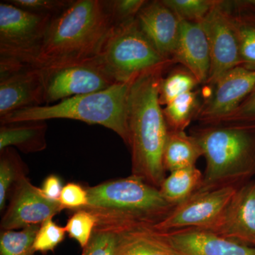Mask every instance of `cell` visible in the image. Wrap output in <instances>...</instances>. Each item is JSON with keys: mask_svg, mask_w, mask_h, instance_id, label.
Instances as JSON below:
<instances>
[{"mask_svg": "<svg viewBox=\"0 0 255 255\" xmlns=\"http://www.w3.org/2000/svg\"><path fill=\"white\" fill-rule=\"evenodd\" d=\"M174 65L169 62L138 75L132 81L128 99L131 175L157 189L166 177L163 154L169 132L159 88L166 71Z\"/></svg>", "mask_w": 255, "mask_h": 255, "instance_id": "1", "label": "cell"}, {"mask_svg": "<svg viewBox=\"0 0 255 255\" xmlns=\"http://www.w3.org/2000/svg\"><path fill=\"white\" fill-rule=\"evenodd\" d=\"M114 27L107 0H73L52 18L33 67L56 68L93 60Z\"/></svg>", "mask_w": 255, "mask_h": 255, "instance_id": "2", "label": "cell"}, {"mask_svg": "<svg viewBox=\"0 0 255 255\" xmlns=\"http://www.w3.org/2000/svg\"><path fill=\"white\" fill-rule=\"evenodd\" d=\"M86 189L88 203L82 209L95 216V229L117 233L150 230L175 207L164 199L159 189L135 176Z\"/></svg>", "mask_w": 255, "mask_h": 255, "instance_id": "3", "label": "cell"}, {"mask_svg": "<svg viewBox=\"0 0 255 255\" xmlns=\"http://www.w3.org/2000/svg\"><path fill=\"white\" fill-rule=\"evenodd\" d=\"M206 159L200 189L241 187L255 176V123L221 124L192 128Z\"/></svg>", "mask_w": 255, "mask_h": 255, "instance_id": "4", "label": "cell"}, {"mask_svg": "<svg viewBox=\"0 0 255 255\" xmlns=\"http://www.w3.org/2000/svg\"><path fill=\"white\" fill-rule=\"evenodd\" d=\"M132 81L115 84L102 91L70 97L55 105L38 106L16 111L0 117V123L46 122L50 119L80 121L91 125L102 126L113 130L128 146V99Z\"/></svg>", "mask_w": 255, "mask_h": 255, "instance_id": "5", "label": "cell"}, {"mask_svg": "<svg viewBox=\"0 0 255 255\" xmlns=\"http://www.w3.org/2000/svg\"><path fill=\"white\" fill-rule=\"evenodd\" d=\"M94 60L116 83H127L145 72L172 62L159 54L140 30L136 18L114 26Z\"/></svg>", "mask_w": 255, "mask_h": 255, "instance_id": "6", "label": "cell"}, {"mask_svg": "<svg viewBox=\"0 0 255 255\" xmlns=\"http://www.w3.org/2000/svg\"><path fill=\"white\" fill-rule=\"evenodd\" d=\"M53 16L0 3V73L34 66Z\"/></svg>", "mask_w": 255, "mask_h": 255, "instance_id": "7", "label": "cell"}, {"mask_svg": "<svg viewBox=\"0 0 255 255\" xmlns=\"http://www.w3.org/2000/svg\"><path fill=\"white\" fill-rule=\"evenodd\" d=\"M240 187L199 189L170 213L152 231L161 233L185 230L207 231L217 222ZM150 230V229H149Z\"/></svg>", "mask_w": 255, "mask_h": 255, "instance_id": "8", "label": "cell"}, {"mask_svg": "<svg viewBox=\"0 0 255 255\" xmlns=\"http://www.w3.org/2000/svg\"><path fill=\"white\" fill-rule=\"evenodd\" d=\"M201 25L211 57L209 77L205 84L209 86L226 72L241 65L239 41L228 1L219 0Z\"/></svg>", "mask_w": 255, "mask_h": 255, "instance_id": "9", "label": "cell"}, {"mask_svg": "<svg viewBox=\"0 0 255 255\" xmlns=\"http://www.w3.org/2000/svg\"><path fill=\"white\" fill-rule=\"evenodd\" d=\"M45 74V105L107 90L115 82L95 60L51 69Z\"/></svg>", "mask_w": 255, "mask_h": 255, "instance_id": "10", "label": "cell"}, {"mask_svg": "<svg viewBox=\"0 0 255 255\" xmlns=\"http://www.w3.org/2000/svg\"><path fill=\"white\" fill-rule=\"evenodd\" d=\"M206 87L209 94L196 118L201 125L214 124L239 107L255 88V70L239 65Z\"/></svg>", "mask_w": 255, "mask_h": 255, "instance_id": "11", "label": "cell"}, {"mask_svg": "<svg viewBox=\"0 0 255 255\" xmlns=\"http://www.w3.org/2000/svg\"><path fill=\"white\" fill-rule=\"evenodd\" d=\"M64 209L60 201H51L42 194L23 176L14 184L9 206L1 218V231H16L34 225H41L53 219Z\"/></svg>", "mask_w": 255, "mask_h": 255, "instance_id": "12", "label": "cell"}, {"mask_svg": "<svg viewBox=\"0 0 255 255\" xmlns=\"http://www.w3.org/2000/svg\"><path fill=\"white\" fill-rule=\"evenodd\" d=\"M44 105L43 69L26 66L0 73V117Z\"/></svg>", "mask_w": 255, "mask_h": 255, "instance_id": "13", "label": "cell"}, {"mask_svg": "<svg viewBox=\"0 0 255 255\" xmlns=\"http://www.w3.org/2000/svg\"><path fill=\"white\" fill-rule=\"evenodd\" d=\"M205 231L255 246V179L238 189L221 218Z\"/></svg>", "mask_w": 255, "mask_h": 255, "instance_id": "14", "label": "cell"}, {"mask_svg": "<svg viewBox=\"0 0 255 255\" xmlns=\"http://www.w3.org/2000/svg\"><path fill=\"white\" fill-rule=\"evenodd\" d=\"M136 21L159 54L172 60L180 33L181 20L177 15L162 0L147 1L137 15Z\"/></svg>", "mask_w": 255, "mask_h": 255, "instance_id": "15", "label": "cell"}, {"mask_svg": "<svg viewBox=\"0 0 255 255\" xmlns=\"http://www.w3.org/2000/svg\"><path fill=\"white\" fill-rule=\"evenodd\" d=\"M160 233L179 255H255V248L201 230Z\"/></svg>", "mask_w": 255, "mask_h": 255, "instance_id": "16", "label": "cell"}, {"mask_svg": "<svg viewBox=\"0 0 255 255\" xmlns=\"http://www.w3.org/2000/svg\"><path fill=\"white\" fill-rule=\"evenodd\" d=\"M172 60L194 74L200 85H205L209 77L211 57L201 23L181 21L180 33Z\"/></svg>", "mask_w": 255, "mask_h": 255, "instance_id": "17", "label": "cell"}, {"mask_svg": "<svg viewBox=\"0 0 255 255\" xmlns=\"http://www.w3.org/2000/svg\"><path fill=\"white\" fill-rule=\"evenodd\" d=\"M47 124L41 121L1 124L0 151L12 146L25 153L46 149Z\"/></svg>", "mask_w": 255, "mask_h": 255, "instance_id": "18", "label": "cell"}, {"mask_svg": "<svg viewBox=\"0 0 255 255\" xmlns=\"http://www.w3.org/2000/svg\"><path fill=\"white\" fill-rule=\"evenodd\" d=\"M115 255H179L160 233L149 229L118 233Z\"/></svg>", "mask_w": 255, "mask_h": 255, "instance_id": "19", "label": "cell"}, {"mask_svg": "<svg viewBox=\"0 0 255 255\" xmlns=\"http://www.w3.org/2000/svg\"><path fill=\"white\" fill-rule=\"evenodd\" d=\"M203 157V151L197 140L185 131L169 130L163 154L166 172L196 166Z\"/></svg>", "mask_w": 255, "mask_h": 255, "instance_id": "20", "label": "cell"}, {"mask_svg": "<svg viewBox=\"0 0 255 255\" xmlns=\"http://www.w3.org/2000/svg\"><path fill=\"white\" fill-rule=\"evenodd\" d=\"M204 174L196 167H187L169 172L159 190L167 202L174 206L189 199L202 187Z\"/></svg>", "mask_w": 255, "mask_h": 255, "instance_id": "21", "label": "cell"}, {"mask_svg": "<svg viewBox=\"0 0 255 255\" xmlns=\"http://www.w3.org/2000/svg\"><path fill=\"white\" fill-rule=\"evenodd\" d=\"M200 92L198 90L179 96L164 106L162 110L169 130L185 131L200 110Z\"/></svg>", "mask_w": 255, "mask_h": 255, "instance_id": "22", "label": "cell"}, {"mask_svg": "<svg viewBox=\"0 0 255 255\" xmlns=\"http://www.w3.org/2000/svg\"><path fill=\"white\" fill-rule=\"evenodd\" d=\"M199 80L191 71L182 65L176 67L167 75H164L159 88V102L160 105L166 106L174 99L194 91Z\"/></svg>", "mask_w": 255, "mask_h": 255, "instance_id": "23", "label": "cell"}, {"mask_svg": "<svg viewBox=\"0 0 255 255\" xmlns=\"http://www.w3.org/2000/svg\"><path fill=\"white\" fill-rule=\"evenodd\" d=\"M231 14L239 41L241 65L255 70V14L233 12L231 10Z\"/></svg>", "mask_w": 255, "mask_h": 255, "instance_id": "24", "label": "cell"}, {"mask_svg": "<svg viewBox=\"0 0 255 255\" xmlns=\"http://www.w3.org/2000/svg\"><path fill=\"white\" fill-rule=\"evenodd\" d=\"M0 210L4 209L10 191L24 176L23 162L12 147L0 151Z\"/></svg>", "mask_w": 255, "mask_h": 255, "instance_id": "25", "label": "cell"}, {"mask_svg": "<svg viewBox=\"0 0 255 255\" xmlns=\"http://www.w3.org/2000/svg\"><path fill=\"white\" fill-rule=\"evenodd\" d=\"M41 225H34L21 231H1L0 255H34V242Z\"/></svg>", "mask_w": 255, "mask_h": 255, "instance_id": "26", "label": "cell"}, {"mask_svg": "<svg viewBox=\"0 0 255 255\" xmlns=\"http://www.w3.org/2000/svg\"><path fill=\"white\" fill-rule=\"evenodd\" d=\"M219 0H162L181 21L201 23Z\"/></svg>", "mask_w": 255, "mask_h": 255, "instance_id": "27", "label": "cell"}, {"mask_svg": "<svg viewBox=\"0 0 255 255\" xmlns=\"http://www.w3.org/2000/svg\"><path fill=\"white\" fill-rule=\"evenodd\" d=\"M97 226V220L93 215L85 210H77L68 219L65 231L69 237L73 238L81 247H86Z\"/></svg>", "mask_w": 255, "mask_h": 255, "instance_id": "28", "label": "cell"}, {"mask_svg": "<svg viewBox=\"0 0 255 255\" xmlns=\"http://www.w3.org/2000/svg\"><path fill=\"white\" fill-rule=\"evenodd\" d=\"M66 233L65 227L58 226L53 219L46 220L42 223L37 233L34 242L35 251L42 254L54 251L65 239Z\"/></svg>", "mask_w": 255, "mask_h": 255, "instance_id": "29", "label": "cell"}, {"mask_svg": "<svg viewBox=\"0 0 255 255\" xmlns=\"http://www.w3.org/2000/svg\"><path fill=\"white\" fill-rule=\"evenodd\" d=\"M146 2L145 0H107L114 26L135 20Z\"/></svg>", "mask_w": 255, "mask_h": 255, "instance_id": "30", "label": "cell"}, {"mask_svg": "<svg viewBox=\"0 0 255 255\" xmlns=\"http://www.w3.org/2000/svg\"><path fill=\"white\" fill-rule=\"evenodd\" d=\"M118 233L95 229L81 255H115Z\"/></svg>", "mask_w": 255, "mask_h": 255, "instance_id": "31", "label": "cell"}, {"mask_svg": "<svg viewBox=\"0 0 255 255\" xmlns=\"http://www.w3.org/2000/svg\"><path fill=\"white\" fill-rule=\"evenodd\" d=\"M9 3L35 14L55 16L73 2V0H7Z\"/></svg>", "mask_w": 255, "mask_h": 255, "instance_id": "32", "label": "cell"}, {"mask_svg": "<svg viewBox=\"0 0 255 255\" xmlns=\"http://www.w3.org/2000/svg\"><path fill=\"white\" fill-rule=\"evenodd\" d=\"M255 123V88L236 110L219 119L214 124Z\"/></svg>", "mask_w": 255, "mask_h": 255, "instance_id": "33", "label": "cell"}, {"mask_svg": "<svg viewBox=\"0 0 255 255\" xmlns=\"http://www.w3.org/2000/svg\"><path fill=\"white\" fill-rule=\"evenodd\" d=\"M59 201L64 209L77 211L87 206L88 193L86 188L77 183H68L63 187Z\"/></svg>", "mask_w": 255, "mask_h": 255, "instance_id": "34", "label": "cell"}, {"mask_svg": "<svg viewBox=\"0 0 255 255\" xmlns=\"http://www.w3.org/2000/svg\"><path fill=\"white\" fill-rule=\"evenodd\" d=\"M63 189L61 179L58 175L50 174L43 181L40 190L47 199L51 201H59Z\"/></svg>", "mask_w": 255, "mask_h": 255, "instance_id": "35", "label": "cell"}, {"mask_svg": "<svg viewBox=\"0 0 255 255\" xmlns=\"http://www.w3.org/2000/svg\"><path fill=\"white\" fill-rule=\"evenodd\" d=\"M229 4L233 12L255 14V0L229 1Z\"/></svg>", "mask_w": 255, "mask_h": 255, "instance_id": "36", "label": "cell"}]
</instances>
